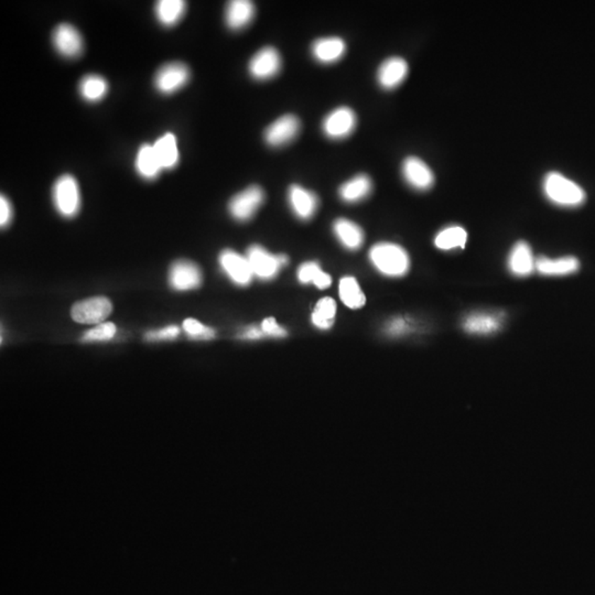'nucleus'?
I'll return each instance as SVG.
<instances>
[{
    "mask_svg": "<svg viewBox=\"0 0 595 595\" xmlns=\"http://www.w3.org/2000/svg\"><path fill=\"white\" fill-rule=\"evenodd\" d=\"M169 283L175 290H192L202 283V273L196 264L189 260H178L171 265Z\"/></svg>",
    "mask_w": 595,
    "mask_h": 595,
    "instance_id": "12",
    "label": "nucleus"
},
{
    "mask_svg": "<svg viewBox=\"0 0 595 595\" xmlns=\"http://www.w3.org/2000/svg\"><path fill=\"white\" fill-rule=\"evenodd\" d=\"M401 170L406 182L416 190H428L435 183L432 170L419 158L408 157L403 161Z\"/></svg>",
    "mask_w": 595,
    "mask_h": 595,
    "instance_id": "14",
    "label": "nucleus"
},
{
    "mask_svg": "<svg viewBox=\"0 0 595 595\" xmlns=\"http://www.w3.org/2000/svg\"><path fill=\"white\" fill-rule=\"evenodd\" d=\"M53 203L63 218H73L81 208V193L78 181L71 175H61L53 185Z\"/></svg>",
    "mask_w": 595,
    "mask_h": 595,
    "instance_id": "3",
    "label": "nucleus"
},
{
    "mask_svg": "<svg viewBox=\"0 0 595 595\" xmlns=\"http://www.w3.org/2000/svg\"><path fill=\"white\" fill-rule=\"evenodd\" d=\"M301 124L295 115H283L278 118L265 130V141L271 147H283L297 137Z\"/></svg>",
    "mask_w": 595,
    "mask_h": 595,
    "instance_id": "11",
    "label": "nucleus"
},
{
    "mask_svg": "<svg viewBox=\"0 0 595 595\" xmlns=\"http://www.w3.org/2000/svg\"><path fill=\"white\" fill-rule=\"evenodd\" d=\"M338 293L343 303L350 309H360L365 305L366 298L355 278L344 277L340 281Z\"/></svg>",
    "mask_w": 595,
    "mask_h": 595,
    "instance_id": "28",
    "label": "nucleus"
},
{
    "mask_svg": "<svg viewBox=\"0 0 595 595\" xmlns=\"http://www.w3.org/2000/svg\"><path fill=\"white\" fill-rule=\"evenodd\" d=\"M356 125L358 118L354 110L342 106L333 110L323 119L322 130L326 137L338 141L348 137L355 130Z\"/></svg>",
    "mask_w": 595,
    "mask_h": 595,
    "instance_id": "7",
    "label": "nucleus"
},
{
    "mask_svg": "<svg viewBox=\"0 0 595 595\" xmlns=\"http://www.w3.org/2000/svg\"><path fill=\"white\" fill-rule=\"evenodd\" d=\"M373 189V183L366 175H358L350 179L340 187L341 199L348 203H356L370 195Z\"/></svg>",
    "mask_w": 595,
    "mask_h": 595,
    "instance_id": "25",
    "label": "nucleus"
},
{
    "mask_svg": "<svg viewBox=\"0 0 595 595\" xmlns=\"http://www.w3.org/2000/svg\"><path fill=\"white\" fill-rule=\"evenodd\" d=\"M298 278L302 283H313L319 289H325L332 283L330 275L322 271L320 266L315 261H308L301 265L298 271Z\"/></svg>",
    "mask_w": 595,
    "mask_h": 595,
    "instance_id": "30",
    "label": "nucleus"
},
{
    "mask_svg": "<svg viewBox=\"0 0 595 595\" xmlns=\"http://www.w3.org/2000/svg\"><path fill=\"white\" fill-rule=\"evenodd\" d=\"M408 324L403 319L397 318L391 321L388 325V332L393 336H399L407 331Z\"/></svg>",
    "mask_w": 595,
    "mask_h": 595,
    "instance_id": "37",
    "label": "nucleus"
},
{
    "mask_svg": "<svg viewBox=\"0 0 595 595\" xmlns=\"http://www.w3.org/2000/svg\"><path fill=\"white\" fill-rule=\"evenodd\" d=\"M313 58L321 64L338 62L346 52V43L338 37L321 38L314 41L311 48Z\"/></svg>",
    "mask_w": 595,
    "mask_h": 595,
    "instance_id": "17",
    "label": "nucleus"
},
{
    "mask_svg": "<svg viewBox=\"0 0 595 595\" xmlns=\"http://www.w3.org/2000/svg\"><path fill=\"white\" fill-rule=\"evenodd\" d=\"M288 199L293 213L301 220L312 218L318 208L317 195L299 184L291 185L288 191Z\"/></svg>",
    "mask_w": 595,
    "mask_h": 595,
    "instance_id": "16",
    "label": "nucleus"
},
{
    "mask_svg": "<svg viewBox=\"0 0 595 595\" xmlns=\"http://www.w3.org/2000/svg\"><path fill=\"white\" fill-rule=\"evenodd\" d=\"M81 96L88 103H96L105 98L108 92V83L103 76L90 74L84 76L78 86Z\"/></svg>",
    "mask_w": 595,
    "mask_h": 595,
    "instance_id": "27",
    "label": "nucleus"
},
{
    "mask_svg": "<svg viewBox=\"0 0 595 595\" xmlns=\"http://www.w3.org/2000/svg\"><path fill=\"white\" fill-rule=\"evenodd\" d=\"M408 63L403 58L393 57L380 64L377 72V81L384 90H394L407 78Z\"/></svg>",
    "mask_w": 595,
    "mask_h": 595,
    "instance_id": "15",
    "label": "nucleus"
},
{
    "mask_svg": "<svg viewBox=\"0 0 595 595\" xmlns=\"http://www.w3.org/2000/svg\"><path fill=\"white\" fill-rule=\"evenodd\" d=\"M336 315V303L332 298H323L317 303L312 313V322L321 330H328L333 325Z\"/></svg>",
    "mask_w": 595,
    "mask_h": 595,
    "instance_id": "31",
    "label": "nucleus"
},
{
    "mask_svg": "<svg viewBox=\"0 0 595 595\" xmlns=\"http://www.w3.org/2000/svg\"><path fill=\"white\" fill-rule=\"evenodd\" d=\"M116 334V325L112 322L100 323L95 328L83 336L82 340L86 342H96V341H107L113 338Z\"/></svg>",
    "mask_w": 595,
    "mask_h": 595,
    "instance_id": "32",
    "label": "nucleus"
},
{
    "mask_svg": "<svg viewBox=\"0 0 595 595\" xmlns=\"http://www.w3.org/2000/svg\"><path fill=\"white\" fill-rule=\"evenodd\" d=\"M185 8L187 4L183 0H160L155 4V17L165 27H172L181 20Z\"/></svg>",
    "mask_w": 595,
    "mask_h": 595,
    "instance_id": "26",
    "label": "nucleus"
},
{
    "mask_svg": "<svg viewBox=\"0 0 595 595\" xmlns=\"http://www.w3.org/2000/svg\"><path fill=\"white\" fill-rule=\"evenodd\" d=\"M255 17V6L248 0H233L226 7V25L232 30H242Z\"/></svg>",
    "mask_w": 595,
    "mask_h": 595,
    "instance_id": "19",
    "label": "nucleus"
},
{
    "mask_svg": "<svg viewBox=\"0 0 595 595\" xmlns=\"http://www.w3.org/2000/svg\"><path fill=\"white\" fill-rule=\"evenodd\" d=\"M260 329L263 331L264 336H273V338H283L287 336L285 329L278 324L277 321L273 318L265 319Z\"/></svg>",
    "mask_w": 595,
    "mask_h": 595,
    "instance_id": "35",
    "label": "nucleus"
},
{
    "mask_svg": "<svg viewBox=\"0 0 595 595\" xmlns=\"http://www.w3.org/2000/svg\"><path fill=\"white\" fill-rule=\"evenodd\" d=\"M52 42L55 50L64 58H78L84 50L82 35L76 27L69 23H61L55 28Z\"/></svg>",
    "mask_w": 595,
    "mask_h": 595,
    "instance_id": "10",
    "label": "nucleus"
},
{
    "mask_svg": "<svg viewBox=\"0 0 595 595\" xmlns=\"http://www.w3.org/2000/svg\"><path fill=\"white\" fill-rule=\"evenodd\" d=\"M263 336L264 333L261 329H257L255 326L248 329L243 334V338H247V340H258V338H263Z\"/></svg>",
    "mask_w": 595,
    "mask_h": 595,
    "instance_id": "38",
    "label": "nucleus"
},
{
    "mask_svg": "<svg viewBox=\"0 0 595 595\" xmlns=\"http://www.w3.org/2000/svg\"><path fill=\"white\" fill-rule=\"evenodd\" d=\"M370 258L376 269L388 277H403L411 268L407 252L397 244H376L370 249Z\"/></svg>",
    "mask_w": 595,
    "mask_h": 595,
    "instance_id": "1",
    "label": "nucleus"
},
{
    "mask_svg": "<svg viewBox=\"0 0 595 595\" xmlns=\"http://www.w3.org/2000/svg\"><path fill=\"white\" fill-rule=\"evenodd\" d=\"M220 267L225 271L230 281L238 285H249L253 279L254 273L252 271L248 259L234 250H223L218 257Z\"/></svg>",
    "mask_w": 595,
    "mask_h": 595,
    "instance_id": "13",
    "label": "nucleus"
},
{
    "mask_svg": "<svg viewBox=\"0 0 595 595\" xmlns=\"http://www.w3.org/2000/svg\"><path fill=\"white\" fill-rule=\"evenodd\" d=\"M153 146L163 170H171L178 165L180 155L177 138L172 133H167L158 138Z\"/></svg>",
    "mask_w": 595,
    "mask_h": 595,
    "instance_id": "20",
    "label": "nucleus"
},
{
    "mask_svg": "<svg viewBox=\"0 0 595 595\" xmlns=\"http://www.w3.org/2000/svg\"><path fill=\"white\" fill-rule=\"evenodd\" d=\"M179 334H180V328L178 325H168V326L160 329V330L148 332L146 338H147V341L173 340Z\"/></svg>",
    "mask_w": 595,
    "mask_h": 595,
    "instance_id": "34",
    "label": "nucleus"
},
{
    "mask_svg": "<svg viewBox=\"0 0 595 595\" xmlns=\"http://www.w3.org/2000/svg\"><path fill=\"white\" fill-rule=\"evenodd\" d=\"M502 318L493 313H473L466 317L463 322V329L471 334H490L500 330Z\"/></svg>",
    "mask_w": 595,
    "mask_h": 595,
    "instance_id": "24",
    "label": "nucleus"
},
{
    "mask_svg": "<svg viewBox=\"0 0 595 595\" xmlns=\"http://www.w3.org/2000/svg\"><path fill=\"white\" fill-rule=\"evenodd\" d=\"M580 268V263L575 257H561L551 259L539 257L536 259V271L543 276H567L575 273Z\"/></svg>",
    "mask_w": 595,
    "mask_h": 595,
    "instance_id": "21",
    "label": "nucleus"
},
{
    "mask_svg": "<svg viewBox=\"0 0 595 595\" xmlns=\"http://www.w3.org/2000/svg\"><path fill=\"white\" fill-rule=\"evenodd\" d=\"M543 191L551 202L561 206H578L585 201V193L580 185L559 172L546 175Z\"/></svg>",
    "mask_w": 595,
    "mask_h": 595,
    "instance_id": "2",
    "label": "nucleus"
},
{
    "mask_svg": "<svg viewBox=\"0 0 595 595\" xmlns=\"http://www.w3.org/2000/svg\"><path fill=\"white\" fill-rule=\"evenodd\" d=\"M246 258L248 259L254 275L261 279H271L276 277L281 268L288 263L285 255H273L261 246H250Z\"/></svg>",
    "mask_w": 595,
    "mask_h": 595,
    "instance_id": "5",
    "label": "nucleus"
},
{
    "mask_svg": "<svg viewBox=\"0 0 595 595\" xmlns=\"http://www.w3.org/2000/svg\"><path fill=\"white\" fill-rule=\"evenodd\" d=\"M264 200L265 193L263 189L258 185H252L232 198L228 211L232 218L238 222H246L255 216L260 206H263Z\"/></svg>",
    "mask_w": 595,
    "mask_h": 595,
    "instance_id": "4",
    "label": "nucleus"
},
{
    "mask_svg": "<svg viewBox=\"0 0 595 595\" xmlns=\"http://www.w3.org/2000/svg\"><path fill=\"white\" fill-rule=\"evenodd\" d=\"M183 330L188 333V336H190L193 338L210 340V338L216 336V332H214L213 329L203 325L202 323L194 320V319H187L183 322Z\"/></svg>",
    "mask_w": 595,
    "mask_h": 595,
    "instance_id": "33",
    "label": "nucleus"
},
{
    "mask_svg": "<svg viewBox=\"0 0 595 595\" xmlns=\"http://www.w3.org/2000/svg\"><path fill=\"white\" fill-rule=\"evenodd\" d=\"M135 167L138 175L146 180H155L160 175L161 170H163L153 146L148 143L139 148L136 155Z\"/></svg>",
    "mask_w": 595,
    "mask_h": 595,
    "instance_id": "22",
    "label": "nucleus"
},
{
    "mask_svg": "<svg viewBox=\"0 0 595 595\" xmlns=\"http://www.w3.org/2000/svg\"><path fill=\"white\" fill-rule=\"evenodd\" d=\"M11 220H13V206L8 199L1 195L0 196V225L3 228H6L11 224Z\"/></svg>",
    "mask_w": 595,
    "mask_h": 595,
    "instance_id": "36",
    "label": "nucleus"
},
{
    "mask_svg": "<svg viewBox=\"0 0 595 595\" xmlns=\"http://www.w3.org/2000/svg\"><path fill=\"white\" fill-rule=\"evenodd\" d=\"M508 268L516 277H527L536 271L533 250L526 242H518L510 252Z\"/></svg>",
    "mask_w": 595,
    "mask_h": 595,
    "instance_id": "18",
    "label": "nucleus"
},
{
    "mask_svg": "<svg viewBox=\"0 0 595 595\" xmlns=\"http://www.w3.org/2000/svg\"><path fill=\"white\" fill-rule=\"evenodd\" d=\"M190 80V70L181 62H171L161 66L155 76V86L161 94L178 92Z\"/></svg>",
    "mask_w": 595,
    "mask_h": 595,
    "instance_id": "8",
    "label": "nucleus"
},
{
    "mask_svg": "<svg viewBox=\"0 0 595 595\" xmlns=\"http://www.w3.org/2000/svg\"><path fill=\"white\" fill-rule=\"evenodd\" d=\"M333 230L340 243L350 250H356L364 243V233L362 228L346 218H338L333 224Z\"/></svg>",
    "mask_w": 595,
    "mask_h": 595,
    "instance_id": "23",
    "label": "nucleus"
},
{
    "mask_svg": "<svg viewBox=\"0 0 595 595\" xmlns=\"http://www.w3.org/2000/svg\"><path fill=\"white\" fill-rule=\"evenodd\" d=\"M281 57L273 47L260 49L250 59L248 71L252 78L257 81H267L275 78L281 72Z\"/></svg>",
    "mask_w": 595,
    "mask_h": 595,
    "instance_id": "9",
    "label": "nucleus"
},
{
    "mask_svg": "<svg viewBox=\"0 0 595 595\" xmlns=\"http://www.w3.org/2000/svg\"><path fill=\"white\" fill-rule=\"evenodd\" d=\"M112 310L113 305L107 298L93 297L73 305L71 315L73 320L81 324H100L112 313Z\"/></svg>",
    "mask_w": 595,
    "mask_h": 595,
    "instance_id": "6",
    "label": "nucleus"
},
{
    "mask_svg": "<svg viewBox=\"0 0 595 595\" xmlns=\"http://www.w3.org/2000/svg\"><path fill=\"white\" fill-rule=\"evenodd\" d=\"M468 240V233L461 226H451L441 230L438 235L435 236V245L442 250L454 249V248L466 247Z\"/></svg>",
    "mask_w": 595,
    "mask_h": 595,
    "instance_id": "29",
    "label": "nucleus"
}]
</instances>
